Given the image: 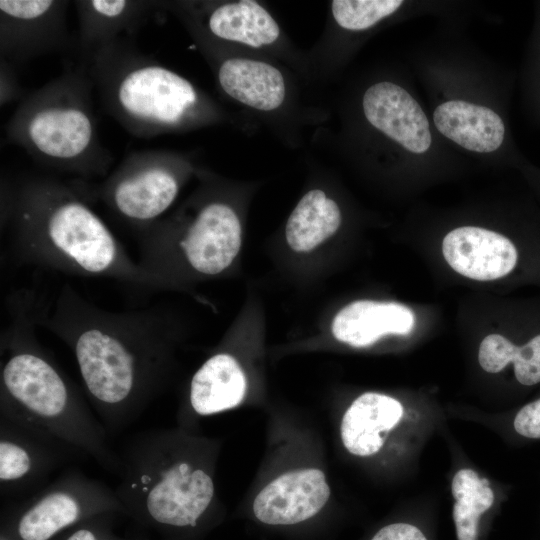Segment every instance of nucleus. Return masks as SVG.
<instances>
[{
    "mask_svg": "<svg viewBox=\"0 0 540 540\" xmlns=\"http://www.w3.org/2000/svg\"><path fill=\"white\" fill-rule=\"evenodd\" d=\"M2 217L21 262L136 286H165L133 261L81 190L48 176H24L2 195Z\"/></svg>",
    "mask_w": 540,
    "mask_h": 540,
    "instance_id": "f257e3e1",
    "label": "nucleus"
},
{
    "mask_svg": "<svg viewBox=\"0 0 540 540\" xmlns=\"http://www.w3.org/2000/svg\"><path fill=\"white\" fill-rule=\"evenodd\" d=\"M33 314L37 324L73 343L86 387L107 404L130 396L138 378L137 352L157 345L165 327L157 307L107 311L70 286L62 289L52 311Z\"/></svg>",
    "mask_w": 540,
    "mask_h": 540,
    "instance_id": "f03ea898",
    "label": "nucleus"
},
{
    "mask_svg": "<svg viewBox=\"0 0 540 540\" xmlns=\"http://www.w3.org/2000/svg\"><path fill=\"white\" fill-rule=\"evenodd\" d=\"M93 89L79 64L27 93L7 122V142L46 167L84 178L105 175L113 156L99 137Z\"/></svg>",
    "mask_w": 540,
    "mask_h": 540,
    "instance_id": "7ed1b4c3",
    "label": "nucleus"
},
{
    "mask_svg": "<svg viewBox=\"0 0 540 540\" xmlns=\"http://www.w3.org/2000/svg\"><path fill=\"white\" fill-rule=\"evenodd\" d=\"M81 65L106 112L134 137L174 132L199 117L202 100L195 86L141 52L131 38L99 48Z\"/></svg>",
    "mask_w": 540,
    "mask_h": 540,
    "instance_id": "20e7f679",
    "label": "nucleus"
},
{
    "mask_svg": "<svg viewBox=\"0 0 540 540\" xmlns=\"http://www.w3.org/2000/svg\"><path fill=\"white\" fill-rule=\"evenodd\" d=\"M184 172V162L173 153L134 151L94 187L93 195L120 220L141 231L161 219L173 204Z\"/></svg>",
    "mask_w": 540,
    "mask_h": 540,
    "instance_id": "39448f33",
    "label": "nucleus"
},
{
    "mask_svg": "<svg viewBox=\"0 0 540 540\" xmlns=\"http://www.w3.org/2000/svg\"><path fill=\"white\" fill-rule=\"evenodd\" d=\"M241 224L233 208L212 201L203 204L179 233L147 227L140 232V259L143 269L156 260L178 251L190 269L200 275L220 274L236 258L241 246Z\"/></svg>",
    "mask_w": 540,
    "mask_h": 540,
    "instance_id": "423d86ee",
    "label": "nucleus"
},
{
    "mask_svg": "<svg viewBox=\"0 0 540 540\" xmlns=\"http://www.w3.org/2000/svg\"><path fill=\"white\" fill-rule=\"evenodd\" d=\"M68 6L65 0H1L0 60L17 68L69 49Z\"/></svg>",
    "mask_w": 540,
    "mask_h": 540,
    "instance_id": "0eeeda50",
    "label": "nucleus"
},
{
    "mask_svg": "<svg viewBox=\"0 0 540 540\" xmlns=\"http://www.w3.org/2000/svg\"><path fill=\"white\" fill-rule=\"evenodd\" d=\"M329 496L330 489L321 470L291 471L280 475L259 492L253 512L265 524H296L316 515Z\"/></svg>",
    "mask_w": 540,
    "mask_h": 540,
    "instance_id": "6e6552de",
    "label": "nucleus"
},
{
    "mask_svg": "<svg viewBox=\"0 0 540 540\" xmlns=\"http://www.w3.org/2000/svg\"><path fill=\"white\" fill-rule=\"evenodd\" d=\"M74 5L79 23L75 44L80 64L119 38L132 39L161 8V2L139 0H78Z\"/></svg>",
    "mask_w": 540,
    "mask_h": 540,
    "instance_id": "1a4fd4ad",
    "label": "nucleus"
},
{
    "mask_svg": "<svg viewBox=\"0 0 540 540\" xmlns=\"http://www.w3.org/2000/svg\"><path fill=\"white\" fill-rule=\"evenodd\" d=\"M365 117L375 128L413 153L431 145L428 119L417 101L391 82L370 86L363 97Z\"/></svg>",
    "mask_w": 540,
    "mask_h": 540,
    "instance_id": "9d476101",
    "label": "nucleus"
},
{
    "mask_svg": "<svg viewBox=\"0 0 540 540\" xmlns=\"http://www.w3.org/2000/svg\"><path fill=\"white\" fill-rule=\"evenodd\" d=\"M442 252L456 272L479 281L501 278L517 262V250L507 237L480 227L450 231L443 239Z\"/></svg>",
    "mask_w": 540,
    "mask_h": 540,
    "instance_id": "9b49d317",
    "label": "nucleus"
},
{
    "mask_svg": "<svg viewBox=\"0 0 540 540\" xmlns=\"http://www.w3.org/2000/svg\"><path fill=\"white\" fill-rule=\"evenodd\" d=\"M213 494V482L207 473L201 469L193 470L187 463H179L167 470L151 489L147 509L157 522L179 527L195 526Z\"/></svg>",
    "mask_w": 540,
    "mask_h": 540,
    "instance_id": "f8f14e48",
    "label": "nucleus"
},
{
    "mask_svg": "<svg viewBox=\"0 0 540 540\" xmlns=\"http://www.w3.org/2000/svg\"><path fill=\"white\" fill-rule=\"evenodd\" d=\"M2 380L8 393L29 410L46 417L61 413L67 387L55 368L29 350L13 354L4 365Z\"/></svg>",
    "mask_w": 540,
    "mask_h": 540,
    "instance_id": "ddd939ff",
    "label": "nucleus"
},
{
    "mask_svg": "<svg viewBox=\"0 0 540 540\" xmlns=\"http://www.w3.org/2000/svg\"><path fill=\"white\" fill-rule=\"evenodd\" d=\"M415 323L413 312L395 302L354 301L335 316L334 337L354 347H364L387 334H408Z\"/></svg>",
    "mask_w": 540,
    "mask_h": 540,
    "instance_id": "4468645a",
    "label": "nucleus"
},
{
    "mask_svg": "<svg viewBox=\"0 0 540 540\" xmlns=\"http://www.w3.org/2000/svg\"><path fill=\"white\" fill-rule=\"evenodd\" d=\"M403 415L401 403L387 395L367 392L356 398L341 422V439L345 448L357 456L377 453L385 434Z\"/></svg>",
    "mask_w": 540,
    "mask_h": 540,
    "instance_id": "2eb2a0df",
    "label": "nucleus"
},
{
    "mask_svg": "<svg viewBox=\"0 0 540 540\" xmlns=\"http://www.w3.org/2000/svg\"><path fill=\"white\" fill-rule=\"evenodd\" d=\"M433 121L441 134L467 150L489 153L498 149L504 139L500 116L473 103L444 102L435 109Z\"/></svg>",
    "mask_w": 540,
    "mask_h": 540,
    "instance_id": "dca6fc26",
    "label": "nucleus"
},
{
    "mask_svg": "<svg viewBox=\"0 0 540 540\" xmlns=\"http://www.w3.org/2000/svg\"><path fill=\"white\" fill-rule=\"evenodd\" d=\"M222 90L249 107L271 111L285 98V82L274 66L257 60L228 58L217 72Z\"/></svg>",
    "mask_w": 540,
    "mask_h": 540,
    "instance_id": "f3484780",
    "label": "nucleus"
},
{
    "mask_svg": "<svg viewBox=\"0 0 540 540\" xmlns=\"http://www.w3.org/2000/svg\"><path fill=\"white\" fill-rule=\"evenodd\" d=\"M246 393V378L238 362L229 354L210 357L195 373L190 386V402L201 415L237 406Z\"/></svg>",
    "mask_w": 540,
    "mask_h": 540,
    "instance_id": "a211bd4d",
    "label": "nucleus"
},
{
    "mask_svg": "<svg viewBox=\"0 0 540 540\" xmlns=\"http://www.w3.org/2000/svg\"><path fill=\"white\" fill-rule=\"evenodd\" d=\"M207 29L214 37L254 48L277 40L279 26L269 12L255 1L220 4L209 11Z\"/></svg>",
    "mask_w": 540,
    "mask_h": 540,
    "instance_id": "6ab92c4d",
    "label": "nucleus"
},
{
    "mask_svg": "<svg viewBox=\"0 0 540 540\" xmlns=\"http://www.w3.org/2000/svg\"><path fill=\"white\" fill-rule=\"evenodd\" d=\"M341 223L338 205L322 190L306 193L286 224V239L297 252H307L332 236Z\"/></svg>",
    "mask_w": 540,
    "mask_h": 540,
    "instance_id": "aec40b11",
    "label": "nucleus"
},
{
    "mask_svg": "<svg viewBox=\"0 0 540 540\" xmlns=\"http://www.w3.org/2000/svg\"><path fill=\"white\" fill-rule=\"evenodd\" d=\"M478 360L489 373H498L510 362L519 383L526 386L540 382V334L522 346H516L500 334L486 336L480 344Z\"/></svg>",
    "mask_w": 540,
    "mask_h": 540,
    "instance_id": "412c9836",
    "label": "nucleus"
},
{
    "mask_svg": "<svg viewBox=\"0 0 540 540\" xmlns=\"http://www.w3.org/2000/svg\"><path fill=\"white\" fill-rule=\"evenodd\" d=\"M453 519L458 540H476L480 516L494 502V492L472 469H461L453 477Z\"/></svg>",
    "mask_w": 540,
    "mask_h": 540,
    "instance_id": "4be33fe9",
    "label": "nucleus"
},
{
    "mask_svg": "<svg viewBox=\"0 0 540 540\" xmlns=\"http://www.w3.org/2000/svg\"><path fill=\"white\" fill-rule=\"evenodd\" d=\"M78 512V505L70 496L51 494L22 517L19 535L23 540H48L58 530L74 522Z\"/></svg>",
    "mask_w": 540,
    "mask_h": 540,
    "instance_id": "5701e85b",
    "label": "nucleus"
},
{
    "mask_svg": "<svg viewBox=\"0 0 540 540\" xmlns=\"http://www.w3.org/2000/svg\"><path fill=\"white\" fill-rule=\"evenodd\" d=\"M400 0H334L331 4L335 21L348 30H364L395 12Z\"/></svg>",
    "mask_w": 540,
    "mask_h": 540,
    "instance_id": "b1692460",
    "label": "nucleus"
},
{
    "mask_svg": "<svg viewBox=\"0 0 540 540\" xmlns=\"http://www.w3.org/2000/svg\"><path fill=\"white\" fill-rule=\"evenodd\" d=\"M30 459L21 447L2 441L0 443V479H17L28 472Z\"/></svg>",
    "mask_w": 540,
    "mask_h": 540,
    "instance_id": "393cba45",
    "label": "nucleus"
},
{
    "mask_svg": "<svg viewBox=\"0 0 540 540\" xmlns=\"http://www.w3.org/2000/svg\"><path fill=\"white\" fill-rule=\"evenodd\" d=\"M513 425L519 435L540 439V399L523 406L516 414Z\"/></svg>",
    "mask_w": 540,
    "mask_h": 540,
    "instance_id": "a878e982",
    "label": "nucleus"
},
{
    "mask_svg": "<svg viewBox=\"0 0 540 540\" xmlns=\"http://www.w3.org/2000/svg\"><path fill=\"white\" fill-rule=\"evenodd\" d=\"M0 102L5 106L13 101H21L27 93L20 85L16 67L4 60H0Z\"/></svg>",
    "mask_w": 540,
    "mask_h": 540,
    "instance_id": "bb28decb",
    "label": "nucleus"
},
{
    "mask_svg": "<svg viewBox=\"0 0 540 540\" xmlns=\"http://www.w3.org/2000/svg\"><path fill=\"white\" fill-rule=\"evenodd\" d=\"M371 540H427V538L414 525L393 523L381 528Z\"/></svg>",
    "mask_w": 540,
    "mask_h": 540,
    "instance_id": "cd10ccee",
    "label": "nucleus"
},
{
    "mask_svg": "<svg viewBox=\"0 0 540 540\" xmlns=\"http://www.w3.org/2000/svg\"><path fill=\"white\" fill-rule=\"evenodd\" d=\"M68 540H96V539L90 531L82 529L75 532Z\"/></svg>",
    "mask_w": 540,
    "mask_h": 540,
    "instance_id": "c85d7f7f",
    "label": "nucleus"
}]
</instances>
